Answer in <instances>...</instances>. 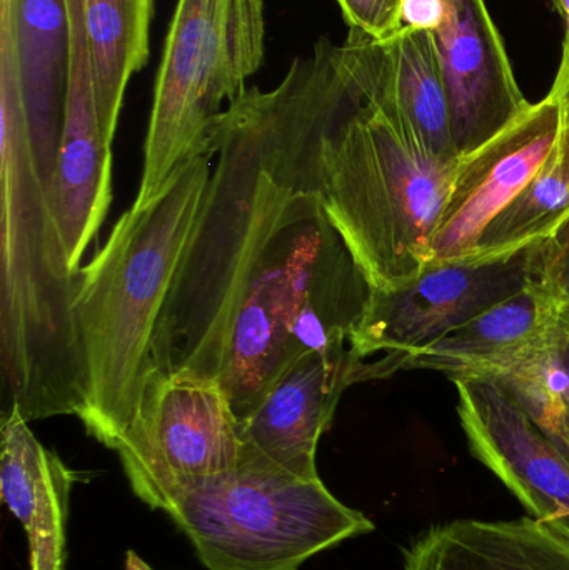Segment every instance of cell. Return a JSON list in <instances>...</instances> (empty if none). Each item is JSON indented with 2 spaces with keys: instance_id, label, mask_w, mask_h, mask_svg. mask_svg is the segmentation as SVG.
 Segmentation results:
<instances>
[{
  "instance_id": "obj_12",
  "label": "cell",
  "mask_w": 569,
  "mask_h": 570,
  "mask_svg": "<svg viewBox=\"0 0 569 570\" xmlns=\"http://www.w3.org/2000/svg\"><path fill=\"white\" fill-rule=\"evenodd\" d=\"M69 13V87L62 139L50 184V204L66 244L70 267L79 273L112 200V142L97 114L92 57L82 0H66Z\"/></svg>"
},
{
  "instance_id": "obj_6",
  "label": "cell",
  "mask_w": 569,
  "mask_h": 570,
  "mask_svg": "<svg viewBox=\"0 0 569 570\" xmlns=\"http://www.w3.org/2000/svg\"><path fill=\"white\" fill-rule=\"evenodd\" d=\"M266 52L264 0H177L154 86L139 193L143 207L187 160L216 153L220 120Z\"/></svg>"
},
{
  "instance_id": "obj_27",
  "label": "cell",
  "mask_w": 569,
  "mask_h": 570,
  "mask_svg": "<svg viewBox=\"0 0 569 570\" xmlns=\"http://www.w3.org/2000/svg\"><path fill=\"white\" fill-rule=\"evenodd\" d=\"M124 570H154L143 561L134 551L127 552L126 568Z\"/></svg>"
},
{
  "instance_id": "obj_18",
  "label": "cell",
  "mask_w": 569,
  "mask_h": 570,
  "mask_svg": "<svg viewBox=\"0 0 569 570\" xmlns=\"http://www.w3.org/2000/svg\"><path fill=\"white\" fill-rule=\"evenodd\" d=\"M404 570H569V539L533 518L458 519L414 541Z\"/></svg>"
},
{
  "instance_id": "obj_21",
  "label": "cell",
  "mask_w": 569,
  "mask_h": 570,
  "mask_svg": "<svg viewBox=\"0 0 569 570\" xmlns=\"http://www.w3.org/2000/svg\"><path fill=\"white\" fill-rule=\"evenodd\" d=\"M347 36L364 37L374 42H387L401 30L403 0H337Z\"/></svg>"
},
{
  "instance_id": "obj_23",
  "label": "cell",
  "mask_w": 569,
  "mask_h": 570,
  "mask_svg": "<svg viewBox=\"0 0 569 570\" xmlns=\"http://www.w3.org/2000/svg\"><path fill=\"white\" fill-rule=\"evenodd\" d=\"M448 0H403L401 29L434 32L447 19Z\"/></svg>"
},
{
  "instance_id": "obj_14",
  "label": "cell",
  "mask_w": 569,
  "mask_h": 570,
  "mask_svg": "<svg viewBox=\"0 0 569 570\" xmlns=\"http://www.w3.org/2000/svg\"><path fill=\"white\" fill-rule=\"evenodd\" d=\"M431 33L447 83L454 149L464 157L503 132L531 104L518 87L484 0H448L447 19Z\"/></svg>"
},
{
  "instance_id": "obj_3",
  "label": "cell",
  "mask_w": 569,
  "mask_h": 570,
  "mask_svg": "<svg viewBox=\"0 0 569 570\" xmlns=\"http://www.w3.org/2000/svg\"><path fill=\"white\" fill-rule=\"evenodd\" d=\"M216 153L179 167L143 207H130L77 279L73 315L86 367L87 432L112 449L153 371L164 305L193 234Z\"/></svg>"
},
{
  "instance_id": "obj_5",
  "label": "cell",
  "mask_w": 569,
  "mask_h": 570,
  "mask_svg": "<svg viewBox=\"0 0 569 570\" xmlns=\"http://www.w3.org/2000/svg\"><path fill=\"white\" fill-rule=\"evenodd\" d=\"M460 159L428 150L396 112L366 92L330 134L321 199L371 287L393 291L430 266Z\"/></svg>"
},
{
  "instance_id": "obj_7",
  "label": "cell",
  "mask_w": 569,
  "mask_h": 570,
  "mask_svg": "<svg viewBox=\"0 0 569 570\" xmlns=\"http://www.w3.org/2000/svg\"><path fill=\"white\" fill-rule=\"evenodd\" d=\"M167 514L209 570H297L313 556L374 529L321 479L306 481L243 461L177 499Z\"/></svg>"
},
{
  "instance_id": "obj_16",
  "label": "cell",
  "mask_w": 569,
  "mask_h": 570,
  "mask_svg": "<svg viewBox=\"0 0 569 570\" xmlns=\"http://www.w3.org/2000/svg\"><path fill=\"white\" fill-rule=\"evenodd\" d=\"M0 494L29 541L30 570H63L66 522L76 474L12 409L2 415Z\"/></svg>"
},
{
  "instance_id": "obj_9",
  "label": "cell",
  "mask_w": 569,
  "mask_h": 570,
  "mask_svg": "<svg viewBox=\"0 0 569 570\" xmlns=\"http://www.w3.org/2000/svg\"><path fill=\"white\" fill-rule=\"evenodd\" d=\"M541 240L487 261L430 264L393 291H371L351 335L364 381L403 371L404 362L538 281Z\"/></svg>"
},
{
  "instance_id": "obj_17",
  "label": "cell",
  "mask_w": 569,
  "mask_h": 570,
  "mask_svg": "<svg viewBox=\"0 0 569 570\" xmlns=\"http://www.w3.org/2000/svg\"><path fill=\"white\" fill-rule=\"evenodd\" d=\"M563 312L560 302L537 281L411 355L403 371L443 372L451 381L481 377L550 341Z\"/></svg>"
},
{
  "instance_id": "obj_22",
  "label": "cell",
  "mask_w": 569,
  "mask_h": 570,
  "mask_svg": "<svg viewBox=\"0 0 569 570\" xmlns=\"http://www.w3.org/2000/svg\"><path fill=\"white\" fill-rule=\"evenodd\" d=\"M538 283L560 302L561 307H569V216L541 240Z\"/></svg>"
},
{
  "instance_id": "obj_4",
  "label": "cell",
  "mask_w": 569,
  "mask_h": 570,
  "mask_svg": "<svg viewBox=\"0 0 569 570\" xmlns=\"http://www.w3.org/2000/svg\"><path fill=\"white\" fill-rule=\"evenodd\" d=\"M371 291L324 210L321 186L306 190L254 266L224 345L216 382L237 422L294 362L350 345Z\"/></svg>"
},
{
  "instance_id": "obj_24",
  "label": "cell",
  "mask_w": 569,
  "mask_h": 570,
  "mask_svg": "<svg viewBox=\"0 0 569 570\" xmlns=\"http://www.w3.org/2000/svg\"><path fill=\"white\" fill-rule=\"evenodd\" d=\"M560 355L565 374H567V385H565L563 414H561V432L557 448L569 459V318L565 312L560 325Z\"/></svg>"
},
{
  "instance_id": "obj_2",
  "label": "cell",
  "mask_w": 569,
  "mask_h": 570,
  "mask_svg": "<svg viewBox=\"0 0 569 570\" xmlns=\"http://www.w3.org/2000/svg\"><path fill=\"white\" fill-rule=\"evenodd\" d=\"M0 197L2 415L19 409L27 422L79 417L87 394L73 315L79 273L37 169L16 67L2 43Z\"/></svg>"
},
{
  "instance_id": "obj_15",
  "label": "cell",
  "mask_w": 569,
  "mask_h": 570,
  "mask_svg": "<svg viewBox=\"0 0 569 570\" xmlns=\"http://www.w3.org/2000/svg\"><path fill=\"white\" fill-rule=\"evenodd\" d=\"M0 43L12 56L33 159L50 193L69 87L66 0H2Z\"/></svg>"
},
{
  "instance_id": "obj_25",
  "label": "cell",
  "mask_w": 569,
  "mask_h": 570,
  "mask_svg": "<svg viewBox=\"0 0 569 570\" xmlns=\"http://www.w3.org/2000/svg\"><path fill=\"white\" fill-rule=\"evenodd\" d=\"M551 90L569 102V53H563L560 70H558L557 80H555Z\"/></svg>"
},
{
  "instance_id": "obj_26",
  "label": "cell",
  "mask_w": 569,
  "mask_h": 570,
  "mask_svg": "<svg viewBox=\"0 0 569 570\" xmlns=\"http://www.w3.org/2000/svg\"><path fill=\"white\" fill-rule=\"evenodd\" d=\"M553 6L557 7L558 12L563 17L567 22V39H565L563 53H569V0H551Z\"/></svg>"
},
{
  "instance_id": "obj_11",
  "label": "cell",
  "mask_w": 569,
  "mask_h": 570,
  "mask_svg": "<svg viewBox=\"0 0 569 570\" xmlns=\"http://www.w3.org/2000/svg\"><path fill=\"white\" fill-rule=\"evenodd\" d=\"M471 454L528 509L569 539V459L491 379H453Z\"/></svg>"
},
{
  "instance_id": "obj_1",
  "label": "cell",
  "mask_w": 569,
  "mask_h": 570,
  "mask_svg": "<svg viewBox=\"0 0 569 570\" xmlns=\"http://www.w3.org/2000/svg\"><path fill=\"white\" fill-rule=\"evenodd\" d=\"M364 99L346 42L320 37L274 89H247L220 120L217 163L164 305L153 371L216 381L237 304L259 257L306 190L330 134Z\"/></svg>"
},
{
  "instance_id": "obj_28",
  "label": "cell",
  "mask_w": 569,
  "mask_h": 570,
  "mask_svg": "<svg viewBox=\"0 0 569 570\" xmlns=\"http://www.w3.org/2000/svg\"><path fill=\"white\" fill-rule=\"evenodd\" d=\"M565 314H567V317L569 318V307L565 308Z\"/></svg>"
},
{
  "instance_id": "obj_8",
  "label": "cell",
  "mask_w": 569,
  "mask_h": 570,
  "mask_svg": "<svg viewBox=\"0 0 569 570\" xmlns=\"http://www.w3.org/2000/svg\"><path fill=\"white\" fill-rule=\"evenodd\" d=\"M112 451L133 491L166 511L241 461L239 422L219 382L150 371L139 407Z\"/></svg>"
},
{
  "instance_id": "obj_20",
  "label": "cell",
  "mask_w": 569,
  "mask_h": 570,
  "mask_svg": "<svg viewBox=\"0 0 569 570\" xmlns=\"http://www.w3.org/2000/svg\"><path fill=\"white\" fill-rule=\"evenodd\" d=\"M557 149L521 196L493 220L471 259L513 253L550 236L569 216V102ZM468 261V259H467Z\"/></svg>"
},
{
  "instance_id": "obj_19",
  "label": "cell",
  "mask_w": 569,
  "mask_h": 570,
  "mask_svg": "<svg viewBox=\"0 0 569 570\" xmlns=\"http://www.w3.org/2000/svg\"><path fill=\"white\" fill-rule=\"evenodd\" d=\"M82 3L97 114L104 136L114 142L127 86L149 60L156 0H82Z\"/></svg>"
},
{
  "instance_id": "obj_10",
  "label": "cell",
  "mask_w": 569,
  "mask_h": 570,
  "mask_svg": "<svg viewBox=\"0 0 569 570\" xmlns=\"http://www.w3.org/2000/svg\"><path fill=\"white\" fill-rule=\"evenodd\" d=\"M563 100L551 90L484 146L461 157L457 180L431 244V264L477 254L493 220L521 196L557 149Z\"/></svg>"
},
{
  "instance_id": "obj_13",
  "label": "cell",
  "mask_w": 569,
  "mask_h": 570,
  "mask_svg": "<svg viewBox=\"0 0 569 570\" xmlns=\"http://www.w3.org/2000/svg\"><path fill=\"white\" fill-rule=\"evenodd\" d=\"M364 364L351 345L311 352L294 362L261 404L239 422L241 461L294 478L321 479L316 452L341 395L363 382Z\"/></svg>"
}]
</instances>
